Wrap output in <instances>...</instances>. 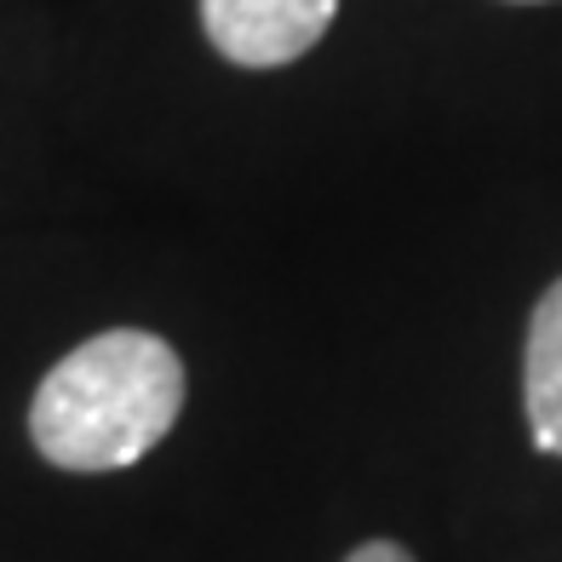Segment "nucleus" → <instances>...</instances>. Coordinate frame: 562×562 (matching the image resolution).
<instances>
[{
	"label": "nucleus",
	"instance_id": "7ed1b4c3",
	"mask_svg": "<svg viewBox=\"0 0 562 562\" xmlns=\"http://www.w3.org/2000/svg\"><path fill=\"white\" fill-rule=\"evenodd\" d=\"M522 414L540 453L562 459V276L533 299L522 345Z\"/></svg>",
	"mask_w": 562,
	"mask_h": 562
},
{
	"label": "nucleus",
	"instance_id": "f257e3e1",
	"mask_svg": "<svg viewBox=\"0 0 562 562\" xmlns=\"http://www.w3.org/2000/svg\"><path fill=\"white\" fill-rule=\"evenodd\" d=\"M184 362L161 334L110 327L58 356L30 402V442L75 476L126 471L167 442L184 414Z\"/></svg>",
	"mask_w": 562,
	"mask_h": 562
},
{
	"label": "nucleus",
	"instance_id": "39448f33",
	"mask_svg": "<svg viewBox=\"0 0 562 562\" xmlns=\"http://www.w3.org/2000/svg\"><path fill=\"white\" fill-rule=\"evenodd\" d=\"M510 7H546V0H510Z\"/></svg>",
	"mask_w": 562,
	"mask_h": 562
},
{
	"label": "nucleus",
	"instance_id": "20e7f679",
	"mask_svg": "<svg viewBox=\"0 0 562 562\" xmlns=\"http://www.w3.org/2000/svg\"><path fill=\"white\" fill-rule=\"evenodd\" d=\"M345 562H414V551L396 546V540H368V546H356Z\"/></svg>",
	"mask_w": 562,
	"mask_h": 562
},
{
	"label": "nucleus",
	"instance_id": "f03ea898",
	"mask_svg": "<svg viewBox=\"0 0 562 562\" xmlns=\"http://www.w3.org/2000/svg\"><path fill=\"white\" fill-rule=\"evenodd\" d=\"M334 18L339 0H201V35L236 69L299 64Z\"/></svg>",
	"mask_w": 562,
	"mask_h": 562
}]
</instances>
